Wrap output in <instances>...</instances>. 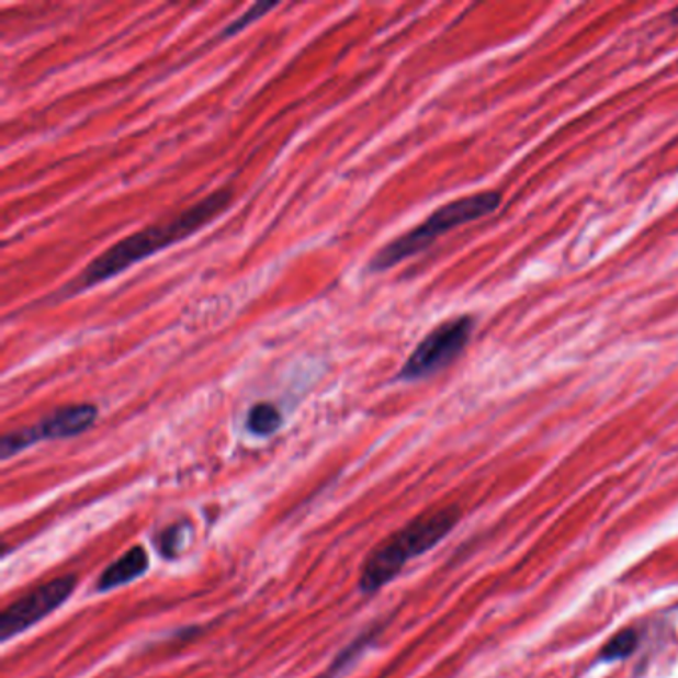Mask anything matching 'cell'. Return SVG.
<instances>
[{"instance_id": "obj_12", "label": "cell", "mask_w": 678, "mask_h": 678, "mask_svg": "<svg viewBox=\"0 0 678 678\" xmlns=\"http://www.w3.org/2000/svg\"><path fill=\"white\" fill-rule=\"evenodd\" d=\"M181 528H183V526H173L170 530H166L161 533L159 547H161V553H163L166 557H173L176 552H178L181 538H183V531H181Z\"/></svg>"}, {"instance_id": "obj_5", "label": "cell", "mask_w": 678, "mask_h": 678, "mask_svg": "<svg viewBox=\"0 0 678 678\" xmlns=\"http://www.w3.org/2000/svg\"><path fill=\"white\" fill-rule=\"evenodd\" d=\"M98 418V408L94 404H70L58 410L44 416L43 420L31 428L14 430L2 436L0 440V457H9L21 454L22 450L31 448L43 440H63L72 436L84 434L88 428H92Z\"/></svg>"}, {"instance_id": "obj_7", "label": "cell", "mask_w": 678, "mask_h": 678, "mask_svg": "<svg viewBox=\"0 0 678 678\" xmlns=\"http://www.w3.org/2000/svg\"><path fill=\"white\" fill-rule=\"evenodd\" d=\"M146 569H148V553L144 547L136 545L122 557H117L112 565H108L98 579V589L110 591L122 585L132 584L134 579H138L139 575H144Z\"/></svg>"}, {"instance_id": "obj_9", "label": "cell", "mask_w": 678, "mask_h": 678, "mask_svg": "<svg viewBox=\"0 0 678 678\" xmlns=\"http://www.w3.org/2000/svg\"><path fill=\"white\" fill-rule=\"evenodd\" d=\"M636 645H639V635H636V631L633 629H625V631H621V633H617L609 643H607V647L603 648V653H601V658L603 660H619V658H625L635 651Z\"/></svg>"}, {"instance_id": "obj_10", "label": "cell", "mask_w": 678, "mask_h": 678, "mask_svg": "<svg viewBox=\"0 0 678 678\" xmlns=\"http://www.w3.org/2000/svg\"><path fill=\"white\" fill-rule=\"evenodd\" d=\"M372 639H374V633H369V635L364 633L361 639H357V641H354V643H352L347 651H342L339 657L335 658V663H332V665H330V667L317 678L339 677L340 673H342L344 668L349 667L350 663H352L354 658L361 655L362 648L369 647V643H372Z\"/></svg>"}, {"instance_id": "obj_1", "label": "cell", "mask_w": 678, "mask_h": 678, "mask_svg": "<svg viewBox=\"0 0 678 678\" xmlns=\"http://www.w3.org/2000/svg\"><path fill=\"white\" fill-rule=\"evenodd\" d=\"M231 200H234L231 191H215L212 195L203 197L202 202L193 203L191 207L176 215L170 222L156 223L138 234L129 235L86 267L82 275L68 285V293H80L90 286L100 285L108 279L124 273L126 269L136 265L139 261L148 259L151 255L163 251L171 245L180 244L190 235L197 234L219 213L225 212Z\"/></svg>"}, {"instance_id": "obj_2", "label": "cell", "mask_w": 678, "mask_h": 678, "mask_svg": "<svg viewBox=\"0 0 678 678\" xmlns=\"http://www.w3.org/2000/svg\"><path fill=\"white\" fill-rule=\"evenodd\" d=\"M460 520V509L454 506L430 509L422 516L406 523L403 530L396 531L393 538L381 543L371 557L364 562L361 573L362 594H374L384 585L391 584L404 565L430 552L434 545L444 540L450 530Z\"/></svg>"}, {"instance_id": "obj_3", "label": "cell", "mask_w": 678, "mask_h": 678, "mask_svg": "<svg viewBox=\"0 0 678 678\" xmlns=\"http://www.w3.org/2000/svg\"><path fill=\"white\" fill-rule=\"evenodd\" d=\"M499 203H501V195L498 191H482L476 195H467V197H460L456 202L445 203L418 227L396 237L393 244L382 247L381 251L372 257L369 269L372 273H381V271H388L393 267L400 265L406 259L428 249L438 237L450 234L452 229H456L464 223L476 222L496 212Z\"/></svg>"}, {"instance_id": "obj_11", "label": "cell", "mask_w": 678, "mask_h": 678, "mask_svg": "<svg viewBox=\"0 0 678 678\" xmlns=\"http://www.w3.org/2000/svg\"><path fill=\"white\" fill-rule=\"evenodd\" d=\"M276 4H269V2H257L249 11L244 12L237 21L231 22L225 31H223V38H229L235 36L239 32L245 31L247 26H251L255 21H259L261 16H265L267 12L275 11Z\"/></svg>"}, {"instance_id": "obj_8", "label": "cell", "mask_w": 678, "mask_h": 678, "mask_svg": "<svg viewBox=\"0 0 678 678\" xmlns=\"http://www.w3.org/2000/svg\"><path fill=\"white\" fill-rule=\"evenodd\" d=\"M281 425H283V416H281L279 408L273 406V404H255L253 408L247 414V428L255 436L275 434Z\"/></svg>"}, {"instance_id": "obj_4", "label": "cell", "mask_w": 678, "mask_h": 678, "mask_svg": "<svg viewBox=\"0 0 678 678\" xmlns=\"http://www.w3.org/2000/svg\"><path fill=\"white\" fill-rule=\"evenodd\" d=\"M476 320L470 315L450 318L426 335V339L414 349L408 361L404 362L403 371L398 372V381H422L436 372L444 371L464 352L472 339Z\"/></svg>"}, {"instance_id": "obj_13", "label": "cell", "mask_w": 678, "mask_h": 678, "mask_svg": "<svg viewBox=\"0 0 678 678\" xmlns=\"http://www.w3.org/2000/svg\"><path fill=\"white\" fill-rule=\"evenodd\" d=\"M668 21L673 22V24H678V7L675 11H670V14H668Z\"/></svg>"}, {"instance_id": "obj_6", "label": "cell", "mask_w": 678, "mask_h": 678, "mask_svg": "<svg viewBox=\"0 0 678 678\" xmlns=\"http://www.w3.org/2000/svg\"><path fill=\"white\" fill-rule=\"evenodd\" d=\"M75 587V575H64L48 584L38 585L31 594L9 604L0 615V641L7 643L12 636L21 635L26 629L41 623L44 617L50 615L68 601Z\"/></svg>"}]
</instances>
